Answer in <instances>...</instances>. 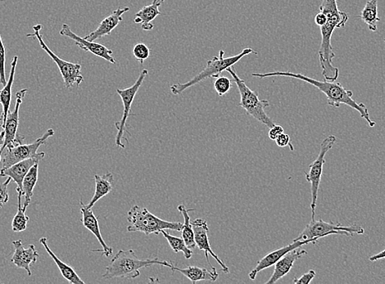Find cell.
I'll use <instances>...</instances> for the list:
<instances>
[{"label":"cell","instance_id":"obj_1","mask_svg":"<svg viewBox=\"0 0 385 284\" xmlns=\"http://www.w3.org/2000/svg\"><path fill=\"white\" fill-rule=\"evenodd\" d=\"M320 12L326 16V22L321 27V44L318 51L322 75L328 81L338 79L340 70L333 65L335 54L331 45V37L335 29L343 28L349 21L348 13L341 11L337 0H322Z\"/></svg>","mask_w":385,"mask_h":284},{"label":"cell","instance_id":"obj_2","mask_svg":"<svg viewBox=\"0 0 385 284\" xmlns=\"http://www.w3.org/2000/svg\"><path fill=\"white\" fill-rule=\"evenodd\" d=\"M252 76L258 77V78H267L270 76H285L290 77L305 81L306 83L315 86L316 88L325 94L327 97V103L330 107L340 108L342 104L349 106L360 115V118L367 120L370 127H374L377 123L370 118L369 110L363 103H357L353 99L354 92L352 90H345L339 83L336 81L323 80L320 81L300 73H293L290 71H273L268 73H253Z\"/></svg>","mask_w":385,"mask_h":284},{"label":"cell","instance_id":"obj_3","mask_svg":"<svg viewBox=\"0 0 385 284\" xmlns=\"http://www.w3.org/2000/svg\"><path fill=\"white\" fill-rule=\"evenodd\" d=\"M160 264L172 269V262L160 261L158 258L153 260H142L136 256L133 250H120L112 259L110 264L105 268L103 278L110 279L114 278H136L141 276V269Z\"/></svg>","mask_w":385,"mask_h":284},{"label":"cell","instance_id":"obj_4","mask_svg":"<svg viewBox=\"0 0 385 284\" xmlns=\"http://www.w3.org/2000/svg\"><path fill=\"white\" fill-rule=\"evenodd\" d=\"M250 54L258 55L256 51H254L251 48H245L241 52L239 55L225 57V52L220 50L219 56H215L213 59L206 61V66L205 69L200 72L198 75H196L194 78L190 81H187L186 83L183 84H174L171 86V92L174 95L181 94L187 89L192 87L197 84L201 83L205 79L208 78H218V76L224 71L227 70L230 67L237 64V62L243 59L244 57Z\"/></svg>","mask_w":385,"mask_h":284},{"label":"cell","instance_id":"obj_5","mask_svg":"<svg viewBox=\"0 0 385 284\" xmlns=\"http://www.w3.org/2000/svg\"><path fill=\"white\" fill-rule=\"evenodd\" d=\"M128 232H141L146 235L160 234L162 230H175L181 232L183 224L163 220L150 213L147 208L134 206L128 211Z\"/></svg>","mask_w":385,"mask_h":284},{"label":"cell","instance_id":"obj_6","mask_svg":"<svg viewBox=\"0 0 385 284\" xmlns=\"http://www.w3.org/2000/svg\"><path fill=\"white\" fill-rule=\"evenodd\" d=\"M226 71L232 76L234 83L237 85L240 94L239 107H241L247 115H251L265 126L269 128L275 126L276 123L265 112V108L270 106L269 101L260 99L257 91H253L248 87L245 81L238 76L233 66L230 67Z\"/></svg>","mask_w":385,"mask_h":284},{"label":"cell","instance_id":"obj_7","mask_svg":"<svg viewBox=\"0 0 385 284\" xmlns=\"http://www.w3.org/2000/svg\"><path fill=\"white\" fill-rule=\"evenodd\" d=\"M54 136V129L50 128L41 137L38 138L33 143L24 144L23 142L25 137L21 136V134H18L16 139L10 144H8L6 148L7 149V152L4 154L2 159V168H8L16 164L18 162L25 161L30 158H38L42 160V159L45 158L46 153L44 152H38V149L41 146L44 145L48 139Z\"/></svg>","mask_w":385,"mask_h":284},{"label":"cell","instance_id":"obj_8","mask_svg":"<svg viewBox=\"0 0 385 284\" xmlns=\"http://www.w3.org/2000/svg\"><path fill=\"white\" fill-rule=\"evenodd\" d=\"M41 29L42 25H41V24L34 26V32L27 34V37L37 38L38 44L41 46L42 50L47 52L48 55L51 57L57 67H59L62 79H64L65 86L67 89L78 87L84 80V77L83 74H81V66L80 64L66 62L60 59L59 57H57L55 52L48 47L44 40H43L42 36L41 35Z\"/></svg>","mask_w":385,"mask_h":284},{"label":"cell","instance_id":"obj_9","mask_svg":"<svg viewBox=\"0 0 385 284\" xmlns=\"http://www.w3.org/2000/svg\"><path fill=\"white\" fill-rule=\"evenodd\" d=\"M364 229L360 225H354L344 226L340 223L325 222L322 219L319 220H312L311 222L306 226L302 232L293 241H302L314 238L322 239L326 236L332 234L346 235L349 237L354 234H363Z\"/></svg>","mask_w":385,"mask_h":284},{"label":"cell","instance_id":"obj_10","mask_svg":"<svg viewBox=\"0 0 385 284\" xmlns=\"http://www.w3.org/2000/svg\"><path fill=\"white\" fill-rule=\"evenodd\" d=\"M337 138L335 136L326 137L321 143L320 152L316 160L309 166V171L306 173V180L311 184L312 192V220L315 219L317 199H318V192L321 181L322 174H323V168L326 163L325 157L335 145Z\"/></svg>","mask_w":385,"mask_h":284},{"label":"cell","instance_id":"obj_11","mask_svg":"<svg viewBox=\"0 0 385 284\" xmlns=\"http://www.w3.org/2000/svg\"><path fill=\"white\" fill-rule=\"evenodd\" d=\"M148 75V71L147 69H144L142 70L141 73H139V76L136 83H134V84L132 85L131 87L123 90H117V93L118 94L120 97H121L123 104L122 118L121 120H119L118 122L115 123V128H117L118 129V134L117 136H115V145L119 148H125V147H126L122 141V139H126V141L127 139V138H125L124 133L127 132V119L129 118L130 115H134L131 114L132 105L134 102V98H136L139 90L141 89V85L144 83V79L146 78Z\"/></svg>","mask_w":385,"mask_h":284},{"label":"cell","instance_id":"obj_12","mask_svg":"<svg viewBox=\"0 0 385 284\" xmlns=\"http://www.w3.org/2000/svg\"><path fill=\"white\" fill-rule=\"evenodd\" d=\"M192 229H194L195 240L196 247L201 251H204L205 253V257L206 262H208L209 266L213 268V264H211L209 258V254L213 257L218 263H219L223 271L226 274L230 273V269L226 264L221 261L218 255L214 253L213 249L211 248L209 237V225L206 221L203 218L196 219L192 221Z\"/></svg>","mask_w":385,"mask_h":284},{"label":"cell","instance_id":"obj_13","mask_svg":"<svg viewBox=\"0 0 385 284\" xmlns=\"http://www.w3.org/2000/svg\"><path fill=\"white\" fill-rule=\"evenodd\" d=\"M319 238H314L311 239L302 240V241H293V243L287 245L286 247H283L272 251L260 260L258 262L256 267H255L252 271L248 274V278L251 281H255L258 273L263 271L265 269L275 266V264L281 260L288 253L293 251V250L300 248L304 245L314 243L316 244Z\"/></svg>","mask_w":385,"mask_h":284},{"label":"cell","instance_id":"obj_14","mask_svg":"<svg viewBox=\"0 0 385 284\" xmlns=\"http://www.w3.org/2000/svg\"><path fill=\"white\" fill-rule=\"evenodd\" d=\"M60 35L71 38L80 49L90 52L95 56L102 57L104 60L109 62L110 64H117V62H115V59L113 57V52L112 50H110L103 45L99 44V43L89 41L85 40V38L77 36L66 24L62 25Z\"/></svg>","mask_w":385,"mask_h":284},{"label":"cell","instance_id":"obj_15","mask_svg":"<svg viewBox=\"0 0 385 284\" xmlns=\"http://www.w3.org/2000/svg\"><path fill=\"white\" fill-rule=\"evenodd\" d=\"M14 253L11 259L12 263L18 268L24 269L29 276H32L31 266L36 264L38 253L35 245H30L27 248L23 247L22 240L13 241Z\"/></svg>","mask_w":385,"mask_h":284},{"label":"cell","instance_id":"obj_16","mask_svg":"<svg viewBox=\"0 0 385 284\" xmlns=\"http://www.w3.org/2000/svg\"><path fill=\"white\" fill-rule=\"evenodd\" d=\"M27 93V89H22L16 94L15 108L13 112H9L3 131L4 132V142L1 148V152L6 150V148L18 136V129L19 125V109H20L22 100Z\"/></svg>","mask_w":385,"mask_h":284},{"label":"cell","instance_id":"obj_17","mask_svg":"<svg viewBox=\"0 0 385 284\" xmlns=\"http://www.w3.org/2000/svg\"><path fill=\"white\" fill-rule=\"evenodd\" d=\"M80 213L83 215V218L80 219L81 222L83 223L85 227L92 233L96 239H98L102 249L94 250L92 252L102 253L104 256L109 257L112 256L113 250L112 248L108 246L106 244L105 241L103 239L102 234H101L99 220L96 218L92 208H86L84 206L83 200L80 201Z\"/></svg>","mask_w":385,"mask_h":284},{"label":"cell","instance_id":"obj_18","mask_svg":"<svg viewBox=\"0 0 385 284\" xmlns=\"http://www.w3.org/2000/svg\"><path fill=\"white\" fill-rule=\"evenodd\" d=\"M130 10V8L125 7L115 9L110 15L100 22L96 30L85 36V40L95 41L105 36H110L111 33L123 21L122 15Z\"/></svg>","mask_w":385,"mask_h":284},{"label":"cell","instance_id":"obj_19","mask_svg":"<svg viewBox=\"0 0 385 284\" xmlns=\"http://www.w3.org/2000/svg\"><path fill=\"white\" fill-rule=\"evenodd\" d=\"M307 254V252L306 250L300 248H297L288 253L275 264V269H274L272 276L267 281L266 284L276 283L281 278L285 277L286 274L290 273L297 260Z\"/></svg>","mask_w":385,"mask_h":284},{"label":"cell","instance_id":"obj_20","mask_svg":"<svg viewBox=\"0 0 385 284\" xmlns=\"http://www.w3.org/2000/svg\"><path fill=\"white\" fill-rule=\"evenodd\" d=\"M41 161L38 158H30L27 160L22 161L16 163L8 168H2L0 170V176L1 177H10L13 182H15L18 187L17 192L20 191L22 192V182L24 178L27 176L29 171L33 166H35Z\"/></svg>","mask_w":385,"mask_h":284},{"label":"cell","instance_id":"obj_21","mask_svg":"<svg viewBox=\"0 0 385 284\" xmlns=\"http://www.w3.org/2000/svg\"><path fill=\"white\" fill-rule=\"evenodd\" d=\"M173 274L176 271L181 273L189 278L192 284H195L199 281H209L215 282L219 277V274L215 267L208 269L198 267H188L186 269H180L173 264L172 267Z\"/></svg>","mask_w":385,"mask_h":284},{"label":"cell","instance_id":"obj_22","mask_svg":"<svg viewBox=\"0 0 385 284\" xmlns=\"http://www.w3.org/2000/svg\"><path fill=\"white\" fill-rule=\"evenodd\" d=\"M18 61V57L14 56L11 62V71L9 74L7 84L4 85L2 90H0V104L2 105L3 113L0 115V127L3 128L4 123L7 119V115L9 113V108H10L12 101V89L14 83V78H15V72L17 69V64Z\"/></svg>","mask_w":385,"mask_h":284},{"label":"cell","instance_id":"obj_23","mask_svg":"<svg viewBox=\"0 0 385 284\" xmlns=\"http://www.w3.org/2000/svg\"><path fill=\"white\" fill-rule=\"evenodd\" d=\"M94 181V194L88 205L84 204L86 208H92L96 202L110 194L113 190L114 178L113 173L108 172L102 176L95 175Z\"/></svg>","mask_w":385,"mask_h":284},{"label":"cell","instance_id":"obj_24","mask_svg":"<svg viewBox=\"0 0 385 284\" xmlns=\"http://www.w3.org/2000/svg\"><path fill=\"white\" fill-rule=\"evenodd\" d=\"M40 243L43 245V247L45 248L46 252L49 253L52 259L54 260L56 266L57 267V268H59V271L62 274V276H64V278H66L67 281H69L71 284L85 283L83 281H81L78 274L76 273L74 268L70 267L69 264L62 262L61 260L57 257L54 253L52 252V250L49 247V244H48L47 238H41L40 239Z\"/></svg>","mask_w":385,"mask_h":284},{"label":"cell","instance_id":"obj_25","mask_svg":"<svg viewBox=\"0 0 385 284\" xmlns=\"http://www.w3.org/2000/svg\"><path fill=\"white\" fill-rule=\"evenodd\" d=\"M358 17L367 24L372 31H377V24L382 20L378 14V0H368Z\"/></svg>","mask_w":385,"mask_h":284},{"label":"cell","instance_id":"obj_26","mask_svg":"<svg viewBox=\"0 0 385 284\" xmlns=\"http://www.w3.org/2000/svg\"><path fill=\"white\" fill-rule=\"evenodd\" d=\"M38 163L31 168L22 182V195L25 197L23 209L27 211L29 205L31 204V197L34 194V189L38 181Z\"/></svg>","mask_w":385,"mask_h":284},{"label":"cell","instance_id":"obj_27","mask_svg":"<svg viewBox=\"0 0 385 284\" xmlns=\"http://www.w3.org/2000/svg\"><path fill=\"white\" fill-rule=\"evenodd\" d=\"M165 0H153L151 4L144 6L136 14L134 22L136 24L152 23L158 16L162 15L160 8Z\"/></svg>","mask_w":385,"mask_h":284},{"label":"cell","instance_id":"obj_28","mask_svg":"<svg viewBox=\"0 0 385 284\" xmlns=\"http://www.w3.org/2000/svg\"><path fill=\"white\" fill-rule=\"evenodd\" d=\"M177 209L180 211L183 218H184V223H183L181 230L182 238L185 240L187 247L191 250H194L196 248L195 233L189 213L190 211H195V209L188 210L184 205L178 206Z\"/></svg>","mask_w":385,"mask_h":284},{"label":"cell","instance_id":"obj_29","mask_svg":"<svg viewBox=\"0 0 385 284\" xmlns=\"http://www.w3.org/2000/svg\"><path fill=\"white\" fill-rule=\"evenodd\" d=\"M18 211L13 219L12 229L13 232H22L27 229L30 218L26 215V210L23 209L22 205V192L18 191Z\"/></svg>","mask_w":385,"mask_h":284},{"label":"cell","instance_id":"obj_30","mask_svg":"<svg viewBox=\"0 0 385 284\" xmlns=\"http://www.w3.org/2000/svg\"><path fill=\"white\" fill-rule=\"evenodd\" d=\"M161 234L164 236L173 252L175 253H183L186 259L188 260L192 257V250L187 247L185 240L182 237L171 235L165 229L162 230Z\"/></svg>","mask_w":385,"mask_h":284},{"label":"cell","instance_id":"obj_31","mask_svg":"<svg viewBox=\"0 0 385 284\" xmlns=\"http://www.w3.org/2000/svg\"><path fill=\"white\" fill-rule=\"evenodd\" d=\"M133 55L136 57V59L141 62V64H144V62L147 60L150 56V50L149 48L144 43H139V44L133 47Z\"/></svg>","mask_w":385,"mask_h":284},{"label":"cell","instance_id":"obj_32","mask_svg":"<svg viewBox=\"0 0 385 284\" xmlns=\"http://www.w3.org/2000/svg\"><path fill=\"white\" fill-rule=\"evenodd\" d=\"M214 88L219 96H224L231 89V80L226 76H218L215 80Z\"/></svg>","mask_w":385,"mask_h":284},{"label":"cell","instance_id":"obj_33","mask_svg":"<svg viewBox=\"0 0 385 284\" xmlns=\"http://www.w3.org/2000/svg\"><path fill=\"white\" fill-rule=\"evenodd\" d=\"M6 47H4L1 35H0V85L4 86L7 84L6 76Z\"/></svg>","mask_w":385,"mask_h":284},{"label":"cell","instance_id":"obj_34","mask_svg":"<svg viewBox=\"0 0 385 284\" xmlns=\"http://www.w3.org/2000/svg\"><path fill=\"white\" fill-rule=\"evenodd\" d=\"M11 181V178L8 177V179L6 181L0 183V209H1L9 200L8 189Z\"/></svg>","mask_w":385,"mask_h":284},{"label":"cell","instance_id":"obj_35","mask_svg":"<svg viewBox=\"0 0 385 284\" xmlns=\"http://www.w3.org/2000/svg\"><path fill=\"white\" fill-rule=\"evenodd\" d=\"M276 143L279 147L286 148L287 146H290L291 151L295 150L293 144L290 143V136H288V134L285 132L282 133L281 136L276 139Z\"/></svg>","mask_w":385,"mask_h":284},{"label":"cell","instance_id":"obj_36","mask_svg":"<svg viewBox=\"0 0 385 284\" xmlns=\"http://www.w3.org/2000/svg\"><path fill=\"white\" fill-rule=\"evenodd\" d=\"M315 277L316 272L312 269V271L302 274L300 278H295V279H293V283L296 284H308L310 283Z\"/></svg>","mask_w":385,"mask_h":284},{"label":"cell","instance_id":"obj_37","mask_svg":"<svg viewBox=\"0 0 385 284\" xmlns=\"http://www.w3.org/2000/svg\"><path fill=\"white\" fill-rule=\"evenodd\" d=\"M282 133H284L283 127L279 126V125H275L273 127L270 128L268 136L272 141H276V139L280 136Z\"/></svg>","mask_w":385,"mask_h":284},{"label":"cell","instance_id":"obj_38","mask_svg":"<svg viewBox=\"0 0 385 284\" xmlns=\"http://www.w3.org/2000/svg\"><path fill=\"white\" fill-rule=\"evenodd\" d=\"M326 16L323 13L319 12L315 16V23L318 27L324 26L326 22Z\"/></svg>","mask_w":385,"mask_h":284},{"label":"cell","instance_id":"obj_39","mask_svg":"<svg viewBox=\"0 0 385 284\" xmlns=\"http://www.w3.org/2000/svg\"><path fill=\"white\" fill-rule=\"evenodd\" d=\"M385 259V250L384 251L379 253L378 254L374 255V256L370 257V262H377L379 260Z\"/></svg>","mask_w":385,"mask_h":284},{"label":"cell","instance_id":"obj_40","mask_svg":"<svg viewBox=\"0 0 385 284\" xmlns=\"http://www.w3.org/2000/svg\"><path fill=\"white\" fill-rule=\"evenodd\" d=\"M4 132L2 131L0 132V162H2V157H1V148L4 145Z\"/></svg>","mask_w":385,"mask_h":284},{"label":"cell","instance_id":"obj_41","mask_svg":"<svg viewBox=\"0 0 385 284\" xmlns=\"http://www.w3.org/2000/svg\"><path fill=\"white\" fill-rule=\"evenodd\" d=\"M141 27L144 31H151L153 30L154 25L153 23L141 24Z\"/></svg>","mask_w":385,"mask_h":284},{"label":"cell","instance_id":"obj_42","mask_svg":"<svg viewBox=\"0 0 385 284\" xmlns=\"http://www.w3.org/2000/svg\"><path fill=\"white\" fill-rule=\"evenodd\" d=\"M384 42H385V40H384Z\"/></svg>","mask_w":385,"mask_h":284}]
</instances>
